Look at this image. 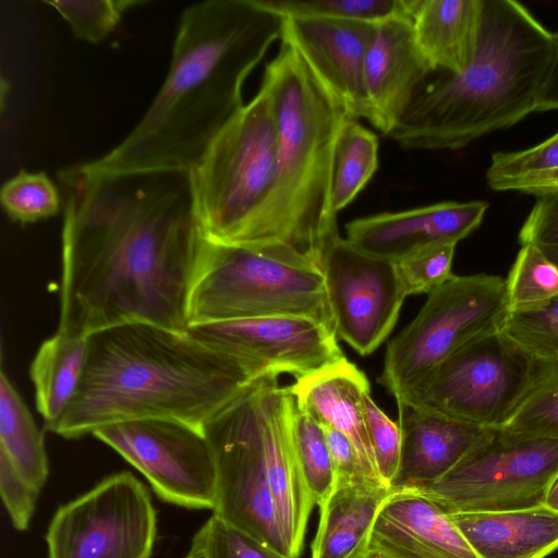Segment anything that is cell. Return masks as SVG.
<instances>
[{
	"instance_id": "obj_1",
	"label": "cell",
	"mask_w": 558,
	"mask_h": 558,
	"mask_svg": "<svg viewBox=\"0 0 558 558\" xmlns=\"http://www.w3.org/2000/svg\"><path fill=\"white\" fill-rule=\"evenodd\" d=\"M64 191L58 331L90 333L133 322L189 329L203 233L190 172L88 173Z\"/></svg>"
},
{
	"instance_id": "obj_2",
	"label": "cell",
	"mask_w": 558,
	"mask_h": 558,
	"mask_svg": "<svg viewBox=\"0 0 558 558\" xmlns=\"http://www.w3.org/2000/svg\"><path fill=\"white\" fill-rule=\"evenodd\" d=\"M281 29L282 19L257 0L185 8L168 74L150 106L119 144L80 168L98 174L190 172L244 106L243 85Z\"/></svg>"
},
{
	"instance_id": "obj_3",
	"label": "cell",
	"mask_w": 558,
	"mask_h": 558,
	"mask_svg": "<svg viewBox=\"0 0 558 558\" xmlns=\"http://www.w3.org/2000/svg\"><path fill=\"white\" fill-rule=\"evenodd\" d=\"M267 373L206 343L189 329L142 322L108 327L87 337L82 380L51 433L74 439L111 424L148 418L202 429Z\"/></svg>"
},
{
	"instance_id": "obj_4",
	"label": "cell",
	"mask_w": 558,
	"mask_h": 558,
	"mask_svg": "<svg viewBox=\"0 0 558 558\" xmlns=\"http://www.w3.org/2000/svg\"><path fill=\"white\" fill-rule=\"evenodd\" d=\"M555 34L522 3L484 0L476 54L460 73L436 71L389 134L407 149L456 150L532 112L551 71Z\"/></svg>"
},
{
	"instance_id": "obj_5",
	"label": "cell",
	"mask_w": 558,
	"mask_h": 558,
	"mask_svg": "<svg viewBox=\"0 0 558 558\" xmlns=\"http://www.w3.org/2000/svg\"><path fill=\"white\" fill-rule=\"evenodd\" d=\"M260 86L274 106L277 163L271 195L245 245H284L319 267L326 244L339 233L331 206L333 151L351 117L283 41Z\"/></svg>"
},
{
	"instance_id": "obj_6",
	"label": "cell",
	"mask_w": 558,
	"mask_h": 558,
	"mask_svg": "<svg viewBox=\"0 0 558 558\" xmlns=\"http://www.w3.org/2000/svg\"><path fill=\"white\" fill-rule=\"evenodd\" d=\"M189 327L304 316L335 330L319 267L284 245H234L203 236L189 295Z\"/></svg>"
},
{
	"instance_id": "obj_7",
	"label": "cell",
	"mask_w": 558,
	"mask_h": 558,
	"mask_svg": "<svg viewBox=\"0 0 558 558\" xmlns=\"http://www.w3.org/2000/svg\"><path fill=\"white\" fill-rule=\"evenodd\" d=\"M277 145L272 101L260 86L190 171L205 239L248 242L274 189Z\"/></svg>"
},
{
	"instance_id": "obj_8",
	"label": "cell",
	"mask_w": 558,
	"mask_h": 558,
	"mask_svg": "<svg viewBox=\"0 0 558 558\" xmlns=\"http://www.w3.org/2000/svg\"><path fill=\"white\" fill-rule=\"evenodd\" d=\"M279 374L257 377L209 418L202 430L217 471L213 513L287 556L267 473V430L284 387Z\"/></svg>"
},
{
	"instance_id": "obj_9",
	"label": "cell",
	"mask_w": 558,
	"mask_h": 558,
	"mask_svg": "<svg viewBox=\"0 0 558 558\" xmlns=\"http://www.w3.org/2000/svg\"><path fill=\"white\" fill-rule=\"evenodd\" d=\"M509 310L502 277L452 275L388 343L378 383L396 399L463 345L501 330Z\"/></svg>"
},
{
	"instance_id": "obj_10",
	"label": "cell",
	"mask_w": 558,
	"mask_h": 558,
	"mask_svg": "<svg viewBox=\"0 0 558 558\" xmlns=\"http://www.w3.org/2000/svg\"><path fill=\"white\" fill-rule=\"evenodd\" d=\"M558 475V439L493 428L446 475L416 492L448 514L543 506Z\"/></svg>"
},
{
	"instance_id": "obj_11",
	"label": "cell",
	"mask_w": 558,
	"mask_h": 558,
	"mask_svg": "<svg viewBox=\"0 0 558 558\" xmlns=\"http://www.w3.org/2000/svg\"><path fill=\"white\" fill-rule=\"evenodd\" d=\"M534 360L498 330L453 352L396 400L481 427L499 428L521 402Z\"/></svg>"
},
{
	"instance_id": "obj_12",
	"label": "cell",
	"mask_w": 558,
	"mask_h": 558,
	"mask_svg": "<svg viewBox=\"0 0 558 558\" xmlns=\"http://www.w3.org/2000/svg\"><path fill=\"white\" fill-rule=\"evenodd\" d=\"M156 534L148 489L131 472H118L54 512L48 558H150Z\"/></svg>"
},
{
	"instance_id": "obj_13",
	"label": "cell",
	"mask_w": 558,
	"mask_h": 558,
	"mask_svg": "<svg viewBox=\"0 0 558 558\" xmlns=\"http://www.w3.org/2000/svg\"><path fill=\"white\" fill-rule=\"evenodd\" d=\"M93 436L138 470L162 500L189 509L214 510L216 463L201 428L148 418L104 426Z\"/></svg>"
},
{
	"instance_id": "obj_14",
	"label": "cell",
	"mask_w": 558,
	"mask_h": 558,
	"mask_svg": "<svg viewBox=\"0 0 558 558\" xmlns=\"http://www.w3.org/2000/svg\"><path fill=\"white\" fill-rule=\"evenodd\" d=\"M319 269L337 338L360 355L373 353L390 335L407 298L397 264L338 233L326 244Z\"/></svg>"
},
{
	"instance_id": "obj_15",
	"label": "cell",
	"mask_w": 558,
	"mask_h": 558,
	"mask_svg": "<svg viewBox=\"0 0 558 558\" xmlns=\"http://www.w3.org/2000/svg\"><path fill=\"white\" fill-rule=\"evenodd\" d=\"M198 339L266 371L295 379L345 356L333 329L304 316H267L190 326Z\"/></svg>"
},
{
	"instance_id": "obj_16",
	"label": "cell",
	"mask_w": 558,
	"mask_h": 558,
	"mask_svg": "<svg viewBox=\"0 0 558 558\" xmlns=\"http://www.w3.org/2000/svg\"><path fill=\"white\" fill-rule=\"evenodd\" d=\"M376 24L338 19H282L280 40L302 58L315 78L354 119L369 121L364 64Z\"/></svg>"
},
{
	"instance_id": "obj_17",
	"label": "cell",
	"mask_w": 558,
	"mask_h": 558,
	"mask_svg": "<svg viewBox=\"0 0 558 558\" xmlns=\"http://www.w3.org/2000/svg\"><path fill=\"white\" fill-rule=\"evenodd\" d=\"M485 201L441 202L402 211L381 213L345 225L356 248L395 263L420 251L456 244L482 223Z\"/></svg>"
},
{
	"instance_id": "obj_18",
	"label": "cell",
	"mask_w": 558,
	"mask_h": 558,
	"mask_svg": "<svg viewBox=\"0 0 558 558\" xmlns=\"http://www.w3.org/2000/svg\"><path fill=\"white\" fill-rule=\"evenodd\" d=\"M434 72L415 43L411 15L376 24L364 64L368 122L389 136Z\"/></svg>"
},
{
	"instance_id": "obj_19",
	"label": "cell",
	"mask_w": 558,
	"mask_h": 558,
	"mask_svg": "<svg viewBox=\"0 0 558 558\" xmlns=\"http://www.w3.org/2000/svg\"><path fill=\"white\" fill-rule=\"evenodd\" d=\"M369 551L384 558H478L450 515L416 490H392L383 502Z\"/></svg>"
},
{
	"instance_id": "obj_20",
	"label": "cell",
	"mask_w": 558,
	"mask_h": 558,
	"mask_svg": "<svg viewBox=\"0 0 558 558\" xmlns=\"http://www.w3.org/2000/svg\"><path fill=\"white\" fill-rule=\"evenodd\" d=\"M401 430V458L393 490L421 489L446 475L493 428L462 422L396 400Z\"/></svg>"
},
{
	"instance_id": "obj_21",
	"label": "cell",
	"mask_w": 558,
	"mask_h": 558,
	"mask_svg": "<svg viewBox=\"0 0 558 558\" xmlns=\"http://www.w3.org/2000/svg\"><path fill=\"white\" fill-rule=\"evenodd\" d=\"M289 387L301 410L320 425L332 427L350 439L364 478L385 486L377 472L366 427L364 397L371 392V387L365 374L344 357L295 379Z\"/></svg>"
},
{
	"instance_id": "obj_22",
	"label": "cell",
	"mask_w": 558,
	"mask_h": 558,
	"mask_svg": "<svg viewBox=\"0 0 558 558\" xmlns=\"http://www.w3.org/2000/svg\"><path fill=\"white\" fill-rule=\"evenodd\" d=\"M449 515L478 558H545L558 549V512L544 505Z\"/></svg>"
},
{
	"instance_id": "obj_23",
	"label": "cell",
	"mask_w": 558,
	"mask_h": 558,
	"mask_svg": "<svg viewBox=\"0 0 558 558\" xmlns=\"http://www.w3.org/2000/svg\"><path fill=\"white\" fill-rule=\"evenodd\" d=\"M484 0H414L411 23L415 43L436 71L460 73L474 59Z\"/></svg>"
},
{
	"instance_id": "obj_24",
	"label": "cell",
	"mask_w": 558,
	"mask_h": 558,
	"mask_svg": "<svg viewBox=\"0 0 558 558\" xmlns=\"http://www.w3.org/2000/svg\"><path fill=\"white\" fill-rule=\"evenodd\" d=\"M392 490L365 481L332 489L319 505L312 558H365L378 511Z\"/></svg>"
},
{
	"instance_id": "obj_25",
	"label": "cell",
	"mask_w": 558,
	"mask_h": 558,
	"mask_svg": "<svg viewBox=\"0 0 558 558\" xmlns=\"http://www.w3.org/2000/svg\"><path fill=\"white\" fill-rule=\"evenodd\" d=\"M87 337L56 331L45 340L29 368L37 410L51 432L66 412L83 377Z\"/></svg>"
},
{
	"instance_id": "obj_26",
	"label": "cell",
	"mask_w": 558,
	"mask_h": 558,
	"mask_svg": "<svg viewBox=\"0 0 558 558\" xmlns=\"http://www.w3.org/2000/svg\"><path fill=\"white\" fill-rule=\"evenodd\" d=\"M0 451L25 481L43 489L49 475L44 437L3 369L0 375Z\"/></svg>"
},
{
	"instance_id": "obj_27",
	"label": "cell",
	"mask_w": 558,
	"mask_h": 558,
	"mask_svg": "<svg viewBox=\"0 0 558 558\" xmlns=\"http://www.w3.org/2000/svg\"><path fill=\"white\" fill-rule=\"evenodd\" d=\"M377 135L357 119L348 118L335 145L331 206L338 215L363 191L378 168Z\"/></svg>"
},
{
	"instance_id": "obj_28",
	"label": "cell",
	"mask_w": 558,
	"mask_h": 558,
	"mask_svg": "<svg viewBox=\"0 0 558 558\" xmlns=\"http://www.w3.org/2000/svg\"><path fill=\"white\" fill-rule=\"evenodd\" d=\"M502 427L558 439V359L534 360L529 387Z\"/></svg>"
},
{
	"instance_id": "obj_29",
	"label": "cell",
	"mask_w": 558,
	"mask_h": 558,
	"mask_svg": "<svg viewBox=\"0 0 558 558\" xmlns=\"http://www.w3.org/2000/svg\"><path fill=\"white\" fill-rule=\"evenodd\" d=\"M414 0H257L269 12L286 17H318L378 24L411 15Z\"/></svg>"
},
{
	"instance_id": "obj_30",
	"label": "cell",
	"mask_w": 558,
	"mask_h": 558,
	"mask_svg": "<svg viewBox=\"0 0 558 558\" xmlns=\"http://www.w3.org/2000/svg\"><path fill=\"white\" fill-rule=\"evenodd\" d=\"M292 434L304 483L314 502L319 506L333 487V468L324 429L295 403Z\"/></svg>"
},
{
	"instance_id": "obj_31",
	"label": "cell",
	"mask_w": 558,
	"mask_h": 558,
	"mask_svg": "<svg viewBox=\"0 0 558 558\" xmlns=\"http://www.w3.org/2000/svg\"><path fill=\"white\" fill-rule=\"evenodd\" d=\"M501 331L534 359H558V295L509 310Z\"/></svg>"
},
{
	"instance_id": "obj_32",
	"label": "cell",
	"mask_w": 558,
	"mask_h": 558,
	"mask_svg": "<svg viewBox=\"0 0 558 558\" xmlns=\"http://www.w3.org/2000/svg\"><path fill=\"white\" fill-rule=\"evenodd\" d=\"M510 310L558 295V267L534 244H522L506 279Z\"/></svg>"
},
{
	"instance_id": "obj_33",
	"label": "cell",
	"mask_w": 558,
	"mask_h": 558,
	"mask_svg": "<svg viewBox=\"0 0 558 558\" xmlns=\"http://www.w3.org/2000/svg\"><path fill=\"white\" fill-rule=\"evenodd\" d=\"M555 170H558V132L526 149L494 153L486 181L492 190L515 192L523 182Z\"/></svg>"
},
{
	"instance_id": "obj_34",
	"label": "cell",
	"mask_w": 558,
	"mask_h": 558,
	"mask_svg": "<svg viewBox=\"0 0 558 558\" xmlns=\"http://www.w3.org/2000/svg\"><path fill=\"white\" fill-rule=\"evenodd\" d=\"M7 215L21 223H33L57 215L61 198L54 183L45 172L20 171L0 191Z\"/></svg>"
},
{
	"instance_id": "obj_35",
	"label": "cell",
	"mask_w": 558,
	"mask_h": 558,
	"mask_svg": "<svg viewBox=\"0 0 558 558\" xmlns=\"http://www.w3.org/2000/svg\"><path fill=\"white\" fill-rule=\"evenodd\" d=\"M186 558H290L216 514L194 534Z\"/></svg>"
},
{
	"instance_id": "obj_36",
	"label": "cell",
	"mask_w": 558,
	"mask_h": 558,
	"mask_svg": "<svg viewBox=\"0 0 558 558\" xmlns=\"http://www.w3.org/2000/svg\"><path fill=\"white\" fill-rule=\"evenodd\" d=\"M45 3L52 7L64 19L77 39L99 44L116 29L128 10L145 2L136 0H52L45 1Z\"/></svg>"
},
{
	"instance_id": "obj_37",
	"label": "cell",
	"mask_w": 558,
	"mask_h": 558,
	"mask_svg": "<svg viewBox=\"0 0 558 558\" xmlns=\"http://www.w3.org/2000/svg\"><path fill=\"white\" fill-rule=\"evenodd\" d=\"M456 244H444L420 251L398 263L399 276L408 295L429 294L451 276Z\"/></svg>"
},
{
	"instance_id": "obj_38",
	"label": "cell",
	"mask_w": 558,
	"mask_h": 558,
	"mask_svg": "<svg viewBox=\"0 0 558 558\" xmlns=\"http://www.w3.org/2000/svg\"><path fill=\"white\" fill-rule=\"evenodd\" d=\"M365 421L372 444L378 475L385 486L391 488L401 458V430L372 399L364 397ZM392 489V488H391Z\"/></svg>"
},
{
	"instance_id": "obj_39",
	"label": "cell",
	"mask_w": 558,
	"mask_h": 558,
	"mask_svg": "<svg viewBox=\"0 0 558 558\" xmlns=\"http://www.w3.org/2000/svg\"><path fill=\"white\" fill-rule=\"evenodd\" d=\"M535 197L518 241L534 244L558 267V191Z\"/></svg>"
},
{
	"instance_id": "obj_40",
	"label": "cell",
	"mask_w": 558,
	"mask_h": 558,
	"mask_svg": "<svg viewBox=\"0 0 558 558\" xmlns=\"http://www.w3.org/2000/svg\"><path fill=\"white\" fill-rule=\"evenodd\" d=\"M0 492L12 525L17 531L28 529L40 490L25 481L0 451Z\"/></svg>"
},
{
	"instance_id": "obj_41",
	"label": "cell",
	"mask_w": 558,
	"mask_h": 558,
	"mask_svg": "<svg viewBox=\"0 0 558 558\" xmlns=\"http://www.w3.org/2000/svg\"><path fill=\"white\" fill-rule=\"evenodd\" d=\"M322 427L326 436L333 468L332 489L362 481L368 482L362 474L357 453L350 439L332 427L323 425Z\"/></svg>"
},
{
	"instance_id": "obj_42",
	"label": "cell",
	"mask_w": 558,
	"mask_h": 558,
	"mask_svg": "<svg viewBox=\"0 0 558 558\" xmlns=\"http://www.w3.org/2000/svg\"><path fill=\"white\" fill-rule=\"evenodd\" d=\"M554 34L556 40L555 61L539 96L536 112L558 110V32Z\"/></svg>"
},
{
	"instance_id": "obj_43",
	"label": "cell",
	"mask_w": 558,
	"mask_h": 558,
	"mask_svg": "<svg viewBox=\"0 0 558 558\" xmlns=\"http://www.w3.org/2000/svg\"><path fill=\"white\" fill-rule=\"evenodd\" d=\"M558 191V170L536 175L523 182L515 192L538 196Z\"/></svg>"
},
{
	"instance_id": "obj_44",
	"label": "cell",
	"mask_w": 558,
	"mask_h": 558,
	"mask_svg": "<svg viewBox=\"0 0 558 558\" xmlns=\"http://www.w3.org/2000/svg\"><path fill=\"white\" fill-rule=\"evenodd\" d=\"M544 506L558 512V475L547 490Z\"/></svg>"
},
{
	"instance_id": "obj_45",
	"label": "cell",
	"mask_w": 558,
	"mask_h": 558,
	"mask_svg": "<svg viewBox=\"0 0 558 558\" xmlns=\"http://www.w3.org/2000/svg\"><path fill=\"white\" fill-rule=\"evenodd\" d=\"M365 558H384L381 557L380 555L374 553V551H369Z\"/></svg>"
},
{
	"instance_id": "obj_46",
	"label": "cell",
	"mask_w": 558,
	"mask_h": 558,
	"mask_svg": "<svg viewBox=\"0 0 558 558\" xmlns=\"http://www.w3.org/2000/svg\"><path fill=\"white\" fill-rule=\"evenodd\" d=\"M186 558V557H185Z\"/></svg>"
}]
</instances>
